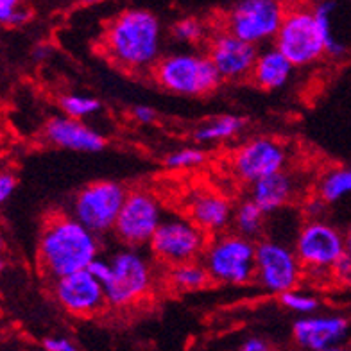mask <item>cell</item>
Instances as JSON below:
<instances>
[{
  "instance_id": "obj_29",
  "label": "cell",
  "mask_w": 351,
  "mask_h": 351,
  "mask_svg": "<svg viewBox=\"0 0 351 351\" xmlns=\"http://www.w3.org/2000/svg\"><path fill=\"white\" fill-rule=\"evenodd\" d=\"M280 303H282L285 308L292 310V312H298V314H312L315 312L319 306V301L310 294H301L298 291L285 292L280 296Z\"/></svg>"
},
{
  "instance_id": "obj_28",
  "label": "cell",
  "mask_w": 351,
  "mask_h": 351,
  "mask_svg": "<svg viewBox=\"0 0 351 351\" xmlns=\"http://www.w3.org/2000/svg\"><path fill=\"white\" fill-rule=\"evenodd\" d=\"M204 158H206V154H204L201 149L185 147L169 154L163 163H165V167H169V169L180 171V169H192V167L201 165V163L204 162Z\"/></svg>"
},
{
  "instance_id": "obj_19",
  "label": "cell",
  "mask_w": 351,
  "mask_h": 351,
  "mask_svg": "<svg viewBox=\"0 0 351 351\" xmlns=\"http://www.w3.org/2000/svg\"><path fill=\"white\" fill-rule=\"evenodd\" d=\"M296 190L298 186L294 176L291 172L282 171L254 183L253 190H251V201L265 215H269V213L285 208L296 195Z\"/></svg>"
},
{
  "instance_id": "obj_34",
  "label": "cell",
  "mask_w": 351,
  "mask_h": 351,
  "mask_svg": "<svg viewBox=\"0 0 351 351\" xmlns=\"http://www.w3.org/2000/svg\"><path fill=\"white\" fill-rule=\"evenodd\" d=\"M43 348L45 351H77V348L69 341V339L61 337H51L43 341Z\"/></svg>"
},
{
  "instance_id": "obj_4",
  "label": "cell",
  "mask_w": 351,
  "mask_h": 351,
  "mask_svg": "<svg viewBox=\"0 0 351 351\" xmlns=\"http://www.w3.org/2000/svg\"><path fill=\"white\" fill-rule=\"evenodd\" d=\"M204 269L210 280L226 285H244L254 278L256 244L245 237L221 235L213 239L204 251Z\"/></svg>"
},
{
  "instance_id": "obj_11",
  "label": "cell",
  "mask_w": 351,
  "mask_h": 351,
  "mask_svg": "<svg viewBox=\"0 0 351 351\" xmlns=\"http://www.w3.org/2000/svg\"><path fill=\"white\" fill-rule=\"evenodd\" d=\"M301 276V263L296 253L278 241L256 244L254 278L271 294H285L296 289Z\"/></svg>"
},
{
  "instance_id": "obj_15",
  "label": "cell",
  "mask_w": 351,
  "mask_h": 351,
  "mask_svg": "<svg viewBox=\"0 0 351 351\" xmlns=\"http://www.w3.org/2000/svg\"><path fill=\"white\" fill-rule=\"evenodd\" d=\"M54 296L69 314L74 315H92L106 305L104 287L88 271L56 280Z\"/></svg>"
},
{
  "instance_id": "obj_9",
  "label": "cell",
  "mask_w": 351,
  "mask_h": 351,
  "mask_svg": "<svg viewBox=\"0 0 351 351\" xmlns=\"http://www.w3.org/2000/svg\"><path fill=\"white\" fill-rule=\"evenodd\" d=\"M294 253L301 269L308 273H332L333 265L346 254V242L341 231L328 222L310 221L298 231Z\"/></svg>"
},
{
  "instance_id": "obj_21",
  "label": "cell",
  "mask_w": 351,
  "mask_h": 351,
  "mask_svg": "<svg viewBox=\"0 0 351 351\" xmlns=\"http://www.w3.org/2000/svg\"><path fill=\"white\" fill-rule=\"evenodd\" d=\"M317 194L324 204L339 203L341 199L351 195V167L333 169L324 174L319 183Z\"/></svg>"
},
{
  "instance_id": "obj_18",
  "label": "cell",
  "mask_w": 351,
  "mask_h": 351,
  "mask_svg": "<svg viewBox=\"0 0 351 351\" xmlns=\"http://www.w3.org/2000/svg\"><path fill=\"white\" fill-rule=\"evenodd\" d=\"M190 221L204 233H219L230 224L233 210L226 197L212 192L197 194L189 204Z\"/></svg>"
},
{
  "instance_id": "obj_12",
  "label": "cell",
  "mask_w": 351,
  "mask_h": 351,
  "mask_svg": "<svg viewBox=\"0 0 351 351\" xmlns=\"http://www.w3.org/2000/svg\"><path fill=\"white\" fill-rule=\"evenodd\" d=\"M162 221V206L156 197L149 192L136 190L128 194L113 231L119 241L131 250H136L151 242Z\"/></svg>"
},
{
  "instance_id": "obj_6",
  "label": "cell",
  "mask_w": 351,
  "mask_h": 351,
  "mask_svg": "<svg viewBox=\"0 0 351 351\" xmlns=\"http://www.w3.org/2000/svg\"><path fill=\"white\" fill-rule=\"evenodd\" d=\"M128 199V190L115 181H93L77 192L72 217L93 235L115 230L117 219Z\"/></svg>"
},
{
  "instance_id": "obj_25",
  "label": "cell",
  "mask_w": 351,
  "mask_h": 351,
  "mask_svg": "<svg viewBox=\"0 0 351 351\" xmlns=\"http://www.w3.org/2000/svg\"><path fill=\"white\" fill-rule=\"evenodd\" d=\"M263 219H265V213L251 199L239 204L235 212H233V222H235L237 233L250 239V241L263 230Z\"/></svg>"
},
{
  "instance_id": "obj_10",
  "label": "cell",
  "mask_w": 351,
  "mask_h": 351,
  "mask_svg": "<svg viewBox=\"0 0 351 351\" xmlns=\"http://www.w3.org/2000/svg\"><path fill=\"white\" fill-rule=\"evenodd\" d=\"M285 10L276 0H242L228 13L224 31L242 42L258 47L276 38Z\"/></svg>"
},
{
  "instance_id": "obj_30",
  "label": "cell",
  "mask_w": 351,
  "mask_h": 351,
  "mask_svg": "<svg viewBox=\"0 0 351 351\" xmlns=\"http://www.w3.org/2000/svg\"><path fill=\"white\" fill-rule=\"evenodd\" d=\"M29 20V11L20 8L16 0H0V23L20 25Z\"/></svg>"
},
{
  "instance_id": "obj_39",
  "label": "cell",
  "mask_w": 351,
  "mask_h": 351,
  "mask_svg": "<svg viewBox=\"0 0 351 351\" xmlns=\"http://www.w3.org/2000/svg\"><path fill=\"white\" fill-rule=\"evenodd\" d=\"M2 267H4V262H2V260H0V271H2Z\"/></svg>"
},
{
  "instance_id": "obj_33",
  "label": "cell",
  "mask_w": 351,
  "mask_h": 351,
  "mask_svg": "<svg viewBox=\"0 0 351 351\" xmlns=\"http://www.w3.org/2000/svg\"><path fill=\"white\" fill-rule=\"evenodd\" d=\"M16 189V180H14L13 174H5L2 172L0 174V203H4L11 197V194Z\"/></svg>"
},
{
  "instance_id": "obj_35",
  "label": "cell",
  "mask_w": 351,
  "mask_h": 351,
  "mask_svg": "<svg viewBox=\"0 0 351 351\" xmlns=\"http://www.w3.org/2000/svg\"><path fill=\"white\" fill-rule=\"evenodd\" d=\"M134 119L140 122V124H153L156 121V111L151 106H136L134 108Z\"/></svg>"
},
{
  "instance_id": "obj_23",
  "label": "cell",
  "mask_w": 351,
  "mask_h": 351,
  "mask_svg": "<svg viewBox=\"0 0 351 351\" xmlns=\"http://www.w3.org/2000/svg\"><path fill=\"white\" fill-rule=\"evenodd\" d=\"M245 121L237 115H222L213 119L208 124L201 125L194 133V138L197 142H219V140H228L235 136L239 131H242Z\"/></svg>"
},
{
  "instance_id": "obj_36",
  "label": "cell",
  "mask_w": 351,
  "mask_h": 351,
  "mask_svg": "<svg viewBox=\"0 0 351 351\" xmlns=\"http://www.w3.org/2000/svg\"><path fill=\"white\" fill-rule=\"evenodd\" d=\"M239 351H273V350H271L267 341H263V339L260 337H250L247 341H244V344H242Z\"/></svg>"
},
{
  "instance_id": "obj_16",
  "label": "cell",
  "mask_w": 351,
  "mask_h": 351,
  "mask_svg": "<svg viewBox=\"0 0 351 351\" xmlns=\"http://www.w3.org/2000/svg\"><path fill=\"white\" fill-rule=\"evenodd\" d=\"M348 326V319L342 315H306L292 324V337L303 350L323 351L339 346Z\"/></svg>"
},
{
  "instance_id": "obj_13",
  "label": "cell",
  "mask_w": 351,
  "mask_h": 351,
  "mask_svg": "<svg viewBox=\"0 0 351 351\" xmlns=\"http://www.w3.org/2000/svg\"><path fill=\"white\" fill-rule=\"evenodd\" d=\"M287 151L274 138H253L244 143L233 156V169L245 183H258L269 176L285 171Z\"/></svg>"
},
{
  "instance_id": "obj_1",
  "label": "cell",
  "mask_w": 351,
  "mask_h": 351,
  "mask_svg": "<svg viewBox=\"0 0 351 351\" xmlns=\"http://www.w3.org/2000/svg\"><path fill=\"white\" fill-rule=\"evenodd\" d=\"M162 23L156 14L133 8L111 19L104 31V51L111 61L131 72L154 69L160 61Z\"/></svg>"
},
{
  "instance_id": "obj_5",
  "label": "cell",
  "mask_w": 351,
  "mask_h": 351,
  "mask_svg": "<svg viewBox=\"0 0 351 351\" xmlns=\"http://www.w3.org/2000/svg\"><path fill=\"white\" fill-rule=\"evenodd\" d=\"M276 49L292 66H308L324 56V38L310 8L285 10L276 38Z\"/></svg>"
},
{
  "instance_id": "obj_22",
  "label": "cell",
  "mask_w": 351,
  "mask_h": 351,
  "mask_svg": "<svg viewBox=\"0 0 351 351\" xmlns=\"http://www.w3.org/2000/svg\"><path fill=\"white\" fill-rule=\"evenodd\" d=\"M169 282L178 291H199L210 283V274L204 269V265H199L197 262L183 263V265H176L171 267L169 273Z\"/></svg>"
},
{
  "instance_id": "obj_27",
  "label": "cell",
  "mask_w": 351,
  "mask_h": 351,
  "mask_svg": "<svg viewBox=\"0 0 351 351\" xmlns=\"http://www.w3.org/2000/svg\"><path fill=\"white\" fill-rule=\"evenodd\" d=\"M172 36L178 42L199 43L201 40H204L203 22L199 19H194V16H186V19L178 20L174 23V27H172Z\"/></svg>"
},
{
  "instance_id": "obj_8",
  "label": "cell",
  "mask_w": 351,
  "mask_h": 351,
  "mask_svg": "<svg viewBox=\"0 0 351 351\" xmlns=\"http://www.w3.org/2000/svg\"><path fill=\"white\" fill-rule=\"evenodd\" d=\"M206 245V233L199 230L190 219L183 217L163 219L149 242L151 253L171 267L195 262L204 254Z\"/></svg>"
},
{
  "instance_id": "obj_32",
  "label": "cell",
  "mask_w": 351,
  "mask_h": 351,
  "mask_svg": "<svg viewBox=\"0 0 351 351\" xmlns=\"http://www.w3.org/2000/svg\"><path fill=\"white\" fill-rule=\"evenodd\" d=\"M332 274L341 282H351V256L350 254H344L341 260H339L332 269Z\"/></svg>"
},
{
  "instance_id": "obj_24",
  "label": "cell",
  "mask_w": 351,
  "mask_h": 351,
  "mask_svg": "<svg viewBox=\"0 0 351 351\" xmlns=\"http://www.w3.org/2000/svg\"><path fill=\"white\" fill-rule=\"evenodd\" d=\"M335 8H337L335 2H321V4H317L312 10H314L315 19H317L319 27H321V33H323L324 38V54L332 56V58H341L346 52V45L341 40H337V36L333 34L332 16Z\"/></svg>"
},
{
  "instance_id": "obj_40",
  "label": "cell",
  "mask_w": 351,
  "mask_h": 351,
  "mask_svg": "<svg viewBox=\"0 0 351 351\" xmlns=\"http://www.w3.org/2000/svg\"><path fill=\"white\" fill-rule=\"evenodd\" d=\"M0 251H2V239H0Z\"/></svg>"
},
{
  "instance_id": "obj_14",
  "label": "cell",
  "mask_w": 351,
  "mask_h": 351,
  "mask_svg": "<svg viewBox=\"0 0 351 351\" xmlns=\"http://www.w3.org/2000/svg\"><path fill=\"white\" fill-rule=\"evenodd\" d=\"M258 54V47L242 42L228 31L217 33L210 42L208 58L221 79L226 81H239L251 75Z\"/></svg>"
},
{
  "instance_id": "obj_31",
  "label": "cell",
  "mask_w": 351,
  "mask_h": 351,
  "mask_svg": "<svg viewBox=\"0 0 351 351\" xmlns=\"http://www.w3.org/2000/svg\"><path fill=\"white\" fill-rule=\"evenodd\" d=\"M88 273L92 274L99 283H102V287L106 285L108 282L111 280V273H113V269H111V262L110 260H104V258H95L86 269Z\"/></svg>"
},
{
  "instance_id": "obj_38",
  "label": "cell",
  "mask_w": 351,
  "mask_h": 351,
  "mask_svg": "<svg viewBox=\"0 0 351 351\" xmlns=\"http://www.w3.org/2000/svg\"><path fill=\"white\" fill-rule=\"evenodd\" d=\"M323 351H350L348 348H342V346H333V348H328V350H323Z\"/></svg>"
},
{
  "instance_id": "obj_26",
  "label": "cell",
  "mask_w": 351,
  "mask_h": 351,
  "mask_svg": "<svg viewBox=\"0 0 351 351\" xmlns=\"http://www.w3.org/2000/svg\"><path fill=\"white\" fill-rule=\"evenodd\" d=\"M60 106L65 113V117L69 119H74V121H79V119H84V117H90L93 113H97L102 108L101 102L93 97H84V95H65L61 97Z\"/></svg>"
},
{
  "instance_id": "obj_7",
  "label": "cell",
  "mask_w": 351,
  "mask_h": 351,
  "mask_svg": "<svg viewBox=\"0 0 351 351\" xmlns=\"http://www.w3.org/2000/svg\"><path fill=\"white\" fill-rule=\"evenodd\" d=\"M111 262V280L104 285L106 303L111 306H130L151 292L153 269L147 258L134 250L117 253Z\"/></svg>"
},
{
  "instance_id": "obj_17",
  "label": "cell",
  "mask_w": 351,
  "mask_h": 351,
  "mask_svg": "<svg viewBox=\"0 0 351 351\" xmlns=\"http://www.w3.org/2000/svg\"><path fill=\"white\" fill-rule=\"evenodd\" d=\"M45 136L56 147L77 153H101L106 147V140L101 133L69 117H54L47 122Z\"/></svg>"
},
{
  "instance_id": "obj_37",
  "label": "cell",
  "mask_w": 351,
  "mask_h": 351,
  "mask_svg": "<svg viewBox=\"0 0 351 351\" xmlns=\"http://www.w3.org/2000/svg\"><path fill=\"white\" fill-rule=\"evenodd\" d=\"M344 242H346V253L351 256V226L348 228L346 235H344Z\"/></svg>"
},
{
  "instance_id": "obj_3",
  "label": "cell",
  "mask_w": 351,
  "mask_h": 351,
  "mask_svg": "<svg viewBox=\"0 0 351 351\" xmlns=\"http://www.w3.org/2000/svg\"><path fill=\"white\" fill-rule=\"evenodd\" d=\"M153 75L167 92L185 97L208 95L222 81L212 60L201 54H172L162 58L153 69Z\"/></svg>"
},
{
  "instance_id": "obj_20",
  "label": "cell",
  "mask_w": 351,
  "mask_h": 351,
  "mask_svg": "<svg viewBox=\"0 0 351 351\" xmlns=\"http://www.w3.org/2000/svg\"><path fill=\"white\" fill-rule=\"evenodd\" d=\"M292 70L294 66L291 65V61L274 47L260 52L250 77L256 86L271 92V90H280L289 83Z\"/></svg>"
},
{
  "instance_id": "obj_2",
  "label": "cell",
  "mask_w": 351,
  "mask_h": 351,
  "mask_svg": "<svg viewBox=\"0 0 351 351\" xmlns=\"http://www.w3.org/2000/svg\"><path fill=\"white\" fill-rule=\"evenodd\" d=\"M97 235L72 215H56L47 222L40 239V263L52 280L86 271L97 258Z\"/></svg>"
}]
</instances>
